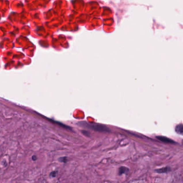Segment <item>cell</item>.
I'll return each instance as SVG.
<instances>
[{"label": "cell", "instance_id": "cell-1", "mask_svg": "<svg viewBox=\"0 0 183 183\" xmlns=\"http://www.w3.org/2000/svg\"><path fill=\"white\" fill-rule=\"evenodd\" d=\"M85 123L86 125H87V126H89V128H91L94 130L100 131H106V132L110 131V130L107 127H106L105 126H104V125H98V124L90 125V124H87V123Z\"/></svg>", "mask_w": 183, "mask_h": 183}, {"label": "cell", "instance_id": "cell-2", "mask_svg": "<svg viewBox=\"0 0 183 183\" xmlns=\"http://www.w3.org/2000/svg\"><path fill=\"white\" fill-rule=\"evenodd\" d=\"M156 138L157 139L163 142L164 143H175V142L174 141H173L172 140L170 139L169 138H168L167 137L165 136H156Z\"/></svg>", "mask_w": 183, "mask_h": 183}, {"label": "cell", "instance_id": "cell-3", "mask_svg": "<svg viewBox=\"0 0 183 183\" xmlns=\"http://www.w3.org/2000/svg\"><path fill=\"white\" fill-rule=\"evenodd\" d=\"M155 171L157 173H159V174H167V173H168L169 172L171 171V169H170V167H162L161 169H156Z\"/></svg>", "mask_w": 183, "mask_h": 183}, {"label": "cell", "instance_id": "cell-4", "mask_svg": "<svg viewBox=\"0 0 183 183\" xmlns=\"http://www.w3.org/2000/svg\"><path fill=\"white\" fill-rule=\"evenodd\" d=\"M175 131L176 133L178 134L183 135V124H179L176 126L175 128Z\"/></svg>", "mask_w": 183, "mask_h": 183}, {"label": "cell", "instance_id": "cell-5", "mask_svg": "<svg viewBox=\"0 0 183 183\" xmlns=\"http://www.w3.org/2000/svg\"><path fill=\"white\" fill-rule=\"evenodd\" d=\"M129 171V169L125 167H121L119 169V175H121L123 174H126Z\"/></svg>", "mask_w": 183, "mask_h": 183}, {"label": "cell", "instance_id": "cell-6", "mask_svg": "<svg viewBox=\"0 0 183 183\" xmlns=\"http://www.w3.org/2000/svg\"><path fill=\"white\" fill-rule=\"evenodd\" d=\"M59 161L61 162L66 163L68 161V159L67 157H60V159H59Z\"/></svg>", "mask_w": 183, "mask_h": 183}, {"label": "cell", "instance_id": "cell-7", "mask_svg": "<svg viewBox=\"0 0 183 183\" xmlns=\"http://www.w3.org/2000/svg\"><path fill=\"white\" fill-rule=\"evenodd\" d=\"M56 174H57V171H53V172H52L50 174V176L52 177H55L56 176Z\"/></svg>", "mask_w": 183, "mask_h": 183}, {"label": "cell", "instance_id": "cell-8", "mask_svg": "<svg viewBox=\"0 0 183 183\" xmlns=\"http://www.w3.org/2000/svg\"><path fill=\"white\" fill-rule=\"evenodd\" d=\"M37 156H32V159H33V161H35L37 160Z\"/></svg>", "mask_w": 183, "mask_h": 183}, {"label": "cell", "instance_id": "cell-9", "mask_svg": "<svg viewBox=\"0 0 183 183\" xmlns=\"http://www.w3.org/2000/svg\"><path fill=\"white\" fill-rule=\"evenodd\" d=\"M182 143H183V141H182Z\"/></svg>", "mask_w": 183, "mask_h": 183}]
</instances>
